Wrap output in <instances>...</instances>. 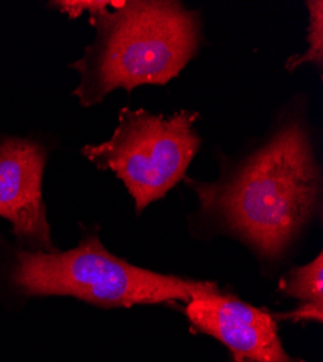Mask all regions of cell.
I'll use <instances>...</instances> for the list:
<instances>
[{"mask_svg":"<svg viewBox=\"0 0 323 362\" xmlns=\"http://www.w3.org/2000/svg\"><path fill=\"white\" fill-rule=\"evenodd\" d=\"M309 13H310V23H309V49L303 55H295L287 62V70L293 71L298 67L312 63L322 67L323 62V4L320 0L316 2H307Z\"/></svg>","mask_w":323,"mask_h":362,"instance_id":"cell-8","label":"cell"},{"mask_svg":"<svg viewBox=\"0 0 323 362\" xmlns=\"http://www.w3.org/2000/svg\"><path fill=\"white\" fill-rule=\"evenodd\" d=\"M218 291L209 281L153 273L112 255L98 233L69 251H29L0 236V301L70 296L100 308L187 301Z\"/></svg>","mask_w":323,"mask_h":362,"instance_id":"cell-3","label":"cell"},{"mask_svg":"<svg viewBox=\"0 0 323 362\" xmlns=\"http://www.w3.org/2000/svg\"><path fill=\"white\" fill-rule=\"evenodd\" d=\"M96 37L70 64L80 76L73 95L84 107L116 88L164 86L197 54L200 15L170 0H131L90 16Z\"/></svg>","mask_w":323,"mask_h":362,"instance_id":"cell-2","label":"cell"},{"mask_svg":"<svg viewBox=\"0 0 323 362\" xmlns=\"http://www.w3.org/2000/svg\"><path fill=\"white\" fill-rule=\"evenodd\" d=\"M116 4L117 2H110V0H61V2H49L48 6L66 13L70 19H76L83 12H89L92 16L114 6Z\"/></svg>","mask_w":323,"mask_h":362,"instance_id":"cell-9","label":"cell"},{"mask_svg":"<svg viewBox=\"0 0 323 362\" xmlns=\"http://www.w3.org/2000/svg\"><path fill=\"white\" fill-rule=\"evenodd\" d=\"M322 252L307 265L293 268L283 279L280 288L286 296L298 298L299 315L307 320L323 319V259Z\"/></svg>","mask_w":323,"mask_h":362,"instance_id":"cell-7","label":"cell"},{"mask_svg":"<svg viewBox=\"0 0 323 362\" xmlns=\"http://www.w3.org/2000/svg\"><path fill=\"white\" fill-rule=\"evenodd\" d=\"M233 362H252V361L248 358H244L241 355H233Z\"/></svg>","mask_w":323,"mask_h":362,"instance_id":"cell-10","label":"cell"},{"mask_svg":"<svg viewBox=\"0 0 323 362\" xmlns=\"http://www.w3.org/2000/svg\"><path fill=\"white\" fill-rule=\"evenodd\" d=\"M48 148L38 141L0 139V218L12 223V233L29 251H57L51 240L42 177Z\"/></svg>","mask_w":323,"mask_h":362,"instance_id":"cell-5","label":"cell"},{"mask_svg":"<svg viewBox=\"0 0 323 362\" xmlns=\"http://www.w3.org/2000/svg\"><path fill=\"white\" fill-rule=\"evenodd\" d=\"M186 181L200 199L201 214L267 259L284 254L319 207L320 170L305 122L295 116L219 180Z\"/></svg>","mask_w":323,"mask_h":362,"instance_id":"cell-1","label":"cell"},{"mask_svg":"<svg viewBox=\"0 0 323 362\" xmlns=\"http://www.w3.org/2000/svg\"><path fill=\"white\" fill-rule=\"evenodd\" d=\"M186 315L196 329L221 341L233 355L252 362H296L281 345L274 317L237 297L219 291L197 294L187 301Z\"/></svg>","mask_w":323,"mask_h":362,"instance_id":"cell-6","label":"cell"},{"mask_svg":"<svg viewBox=\"0 0 323 362\" xmlns=\"http://www.w3.org/2000/svg\"><path fill=\"white\" fill-rule=\"evenodd\" d=\"M197 117L199 113L190 110L165 117L124 107L113 135L102 144L83 146L81 154L99 170L119 177L141 214L186 178L200 148V136L193 129Z\"/></svg>","mask_w":323,"mask_h":362,"instance_id":"cell-4","label":"cell"}]
</instances>
